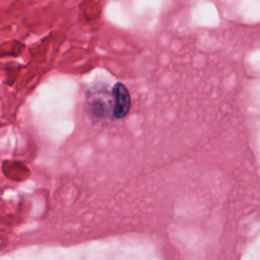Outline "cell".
<instances>
[{
	"label": "cell",
	"instance_id": "6da1fadb",
	"mask_svg": "<svg viewBox=\"0 0 260 260\" xmlns=\"http://www.w3.org/2000/svg\"><path fill=\"white\" fill-rule=\"evenodd\" d=\"M112 95L114 99V117L116 119H122L128 114L131 108L130 92L125 84L117 82L112 88Z\"/></svg>",
	"mask_w": 260,
	"mask_h": 260
}]
</instances>
